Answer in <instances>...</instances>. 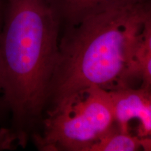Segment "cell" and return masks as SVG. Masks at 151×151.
Instances as JSON below:
<instances>
[{
    "label": "cell",
    "instance_id": "9c48e42d",
    "mask_svg": "<svg viewBox=\"0 0 151 151\" xmlns=\"http://www.w3.org/2000/svg\"><path fill=\"white\" fill-rule=\"evenodd\" d=\"M1 25H0V29H1ZM5 113L7 114L6 108L4 99V97H3L2 83H1V71H0V120H1V118L2 117V115Z\"/></svg>",
    "mask_w": 151,
    "mask_h": 151
},
{
    "label": "cell",
    "instance_id": "7a4b0ae2",
    "mask_svg": "<svg viewBox=\"0 0 151 151\" xmlns=\"http://www.w3.org/2000/svg\"><path fill=\"white\" fill-rule=\"evenodd\" d=\"M151 0L92 15L60 32L49 85L47 111L65 105L87 89L129 87L132 67Z\"/></svg>",
    "mask_w": 151,
    "mask_h": 151
},
{
    "label": "cell",
    "instance_id": "ba28073f",
    "mask_svg": "<svg viewBox=\"0 0 151 151\" xmlns=\"http://www.w3.org/2000/svg\"><path fill=\"white\" fill-rule=\"evenodd\" d=\"M151 53V16L145 20L141 32V39L137 52Z\"/></svg>",
    "mask_w": 151,
    "mask_h": 151
},
{
    "label": "cell",
    "instance_id": "8992f818",
    "mask_svg": "<svg viewBox=\"0 0 151 151\" xmlns=\"http://www.w3.org/2000/svg\"><path fill=\"white\" fill-rule=\"evenodd\" d=\"M143 148L151 150V137L133 136L120 131L117 126L90 147L89 151H135Z\"/></svg>",
    "mask_w": 151,
    "mask_h": 151
},
{
    "label": "cell",
    "instance_id": "52a82bcc",
    "mask_svg": "<svg viewBox=\"0 0 151 151\" xmlns=\"http://www.w3.org/2000/svg\"><path fill=\"white\" fill-rule=\"evenodd\" d=\"M132 75L134 80L141 79L142 81L151 83V53H136Z\"/></svg>",
    "mask_w": 151,
    "mask_h": 151
},
{
    "label": "cell",
    "instance_id": "6da1fadb",
    "mask_svg": "<svg viewBox=\"0 0 151 151\" xmlns=\"http://www.w3.org/2000/svg\"><path fill=\"white\" fill-rule=\"evenodd\" d=\"M61 23L49 0H6L0 71L9 124L0 149L24 148L40 129L59 48Z\"/></svg>",
    "mask_w": 151,
    "mask_h": 151
},
{
    "label": "cell",
    "instance_id": "30bf717a",
    "mask_svg": "<svg viewBox=\"0 0 151 151\" xmlns=\"http://www.w3.org/2000/svg\"><path fill=\"white\" fill-rule=\"evenodd\" d=\"M1 18H2V11H1V6L0 4V25L1 24Z\"/></svg>",
    "mask_w": 151,
    "mask_h": 151
},
{
    "label": "cell",
    "instance_id": "3957f363",
    "mask_svg": "<svg viewBox=\"0 0 151 151\" xmlns=\"http://www.w3.org/2000/svg\"><path fill=\"white\" fill-rule=\"evenodd\" d=\"M116 127L109 91L94 87L46 112L32 140L39 150L89 151Z\"/></svg>",
    "mask_w": 151,
    "mask_h": 151
},
{
    "label": "cell",
    "instance_id": "277c9868",
    "mask_svg": "<svg viewBox=\"0 0 151 151\" xmlns=\"http://www.w3.org/2000/svg\"><path fill=\"white\" fill-rule=\"evenodd\" d=\"M108 91L118 129L129 132V122L136 118L140 122L138 136L151 137V83L142 81L138 88L129 86Z\"/></svg>",
    "mask_w": 151,
    "mask_h": 151
},
{
    "label": "cell",
    "instance_id": "5b68a950",
    "mask_svg": "<svg viewBox=\"0 0 151 151\" xmlns=\"http://www.w3.org/2000/svg\"><path fill=\"white\" fill-rule=\"evenodd\" d=\"M146 0H49L58 14L61 29L76 25L92 15Z\"/></svg>",
    "mask_w": 151,
    "mask_h": 151
}]
</instances>
